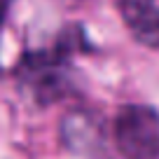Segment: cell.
Returning a JSON list of instances; mask_svg holds the SVG:
<instances>
[{"label":"cell","mask_w":159,"mask_h":159,"mask_svg":"<svg viewBox=\"0 0 159 159\" xmlns=\"http://www.w3.org/2000/svg\"><path fill=\"white\" fill-rule=\"evenodd\" d=\"M115 138L126 159H159V112L148 105H124L115 122Z\"/></svg>","instance_id":"1"},{"label":"cell","mask_w":159,"mask_h":159,"mask_svg":"<svg viewBox=\"0 0 159 159\" xmlns=\"http://www.w3.org/2000/svg\"><path fill=\"white\" fill-rule=\"evenodd\" d=\"M70 54V42L61 40L54 49L30 52L19 63V77L26 82L33 96L40 103H54L66 94V73L63 66Z\"/></svg>","instance_id":"2"},{"label":"cell","mask_w":159,"mask_h":159,"mask_svg":"<svg viewBox=\"0 0 159 159\" xmlns=\"http://www.w3.org/2000/svg\"><path fill=\"white\" fill-rule=\"evenodd\" d=\"M122 19L145 47H159V0H122Z\"/></svg>","instance_id":"3"},{"label":"cell","mask_w":159,"mask_h":159,"mask_svg":"<svg viewBox=\"0 0 159 159\" xmlns=\"http://www.w3.org/2000/svg\"><path fill=\"white\" fill-rule=\"evenodd\" d=\"M101 129L84 112H70L63 117V138L77 152H89L98 145Z\"/></svg>","instance_id":"4"}]
</instances>
